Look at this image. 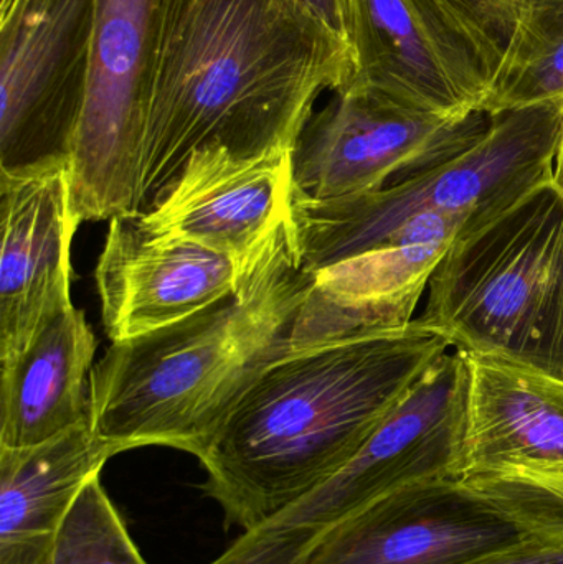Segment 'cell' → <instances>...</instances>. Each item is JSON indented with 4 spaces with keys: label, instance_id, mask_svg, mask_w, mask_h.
I'll list each match as a JSON object with an SVG mask.
<instances>
[{
    "label": "cell",
    "instance_id": "8fae6325",
    "mask_svg": "<svg viewBox=\"0 0 563 564\" xmlns=\"http://www.w3.org/2000/svg\"><path fill=\"white\" fill-rule=\"evenodd\" d=\"M532 536L462 479L439 477L364 507L304 564H472Z\"/></svg>",
    "mask_w": 563,
    "mask_h": 564
},
{
    "label": "cell",
    "instance_id": "7402d4cb",
    "mask_svg": "<svg viewBox=\"0 0 563 564\" xmlns=\"http://www.w3.org/2000/svg\"><path fill=\"white\" fill-rule=\"evenodd\" d=\"M501 68L518 26V0H443Z\"/></svg>",
    "mask_w": 563,
    "mask_h": 564
},
{
    "label": "cell",
    "instance_id": "6da1fadb",
    "mask_svg": "<svg viewBox=\"0 0 563 564\" xmlns=\"http://www.w3.org/2000/svg\"><path fill=\"white\" fill-rule=\"evenodd\" d=\"M354 69L353 50L291 0H165L141 212L202 145L245 158L294 151L317 96Z\"/></svg>",
    "mask_w": 563,
    "mask_h": 564
},
{
    "label": "cell",
    "instance_id": "ba28073f",
    "mask_svg": "<svg viewBox=\"0 0 563 564\" xmlns=\"http://www.w3.org/2000/svg\"><path fill=\"white\" fill-rule=\"evenodd\" d=\"M98 0H0V171L69 161Z\"/></svg>",
    "mask_w": 563,
    "mask_h": 564
},
{
    "label": "cell",
    "instance_id": "7a4b0ae2",
    "mask_svg": "<svg viewBox=\"0 0 563 564\" xmlns=\"http://www.w3.org/2000/svg\"><path fill=\"white\" fill-rule=\"evenodd\" d=\"M450 347L415 322L304 347L286 341L202 457V489L243 532L267 522L343 469Z\"/></svg>",
    "mask_w": 563,
    "mask_h": 564
},
{
    "label": "cell",
    "instance_id": "d6986e66",
    "mask_svg": "<svg viewBox=\"0 0 563 564\" xmlns=\"http://www.w3.org/2000/svg\"><path fill=\"white\" fill-rule=\"evenodd\" d=\"M563 99V0H518V26L483 112Z\"/></svg>",
    "mask_w": 563,
    "mask_h": 564
},
{
    "label": "cell",
    "instance_id": "8992f818",
    "mask_svg": "<svg viewBox=\"0 0 563 564\" xmlns=\"http://www.w3.org/2000/svg\"><path fill=\"white\" fill-rule=\"evenodd\" d=\"M469 391L468 354L446 350L343 469L241 533L210 564H304L331 530L380 497L422 480L459 479Z\"/></svg>",
    "mask_w": 563,
    "mask_h": 564
},
{
    "label": "cell",
    "instance_id": "d4e9b609",
    "mask_svg": "<svg viewBox=\"0 0 563 564\" xmlns=\"http://www.w3.org/2000/svg\"><path fill=\"white\" fill-rule=\"evenodd\" d=\"M552 181H554V184L557 185L559 191L563 194V128L561 144H559L557 155H555L554 177H552Z\"/></svg>",
    "mask_w": 563,
    "mask_h": 564
},
{
    "label": "cell",
    "instance_id": "5bb4252c",
    "mask_svg": "<svg viewBox=\"0 0 563 564\" xmlns=\"http://www.w3.org/2000/svg\"><path fill=\"white\" fill-rule=\"evenodd\" d=\"M95 280L111 341L177 324L240 289L230 258L194 241L152 234L138 214L109 220Z\"/></svg>",
    "mask_w": 563,
    "mask_h": 564
},
{
    "label": "cell",
    "instance_id": "30bf717a",
    "mask_svg": "<svg viewBox=\"0 0 563 564\" xmlns=\"http://www.w3.org/2000/svg\"><path fill=\"white\" fill-rule=\"evenodd\" d=\"M354 62L347 85L453 119L483 112L498 75L443 0H356Z\"/></svg>",
    "mask_w": 563,
    "mask_h": 564
},
{
    "label": "cell",
    "instance_id": "4fadbf2b",
    "mask_svg": "<svg viewBox=\"0 0 563 564\" xmlns=\"http://www.w3.org/2000/svg\"><path fill=\"white\" fill-rule=\"evenodd\" d=\"M0 361L22 354L46 315L72 299L69 161L0 171Z\"/></svg>",
    "mask_w": 563,
    "mask_h": 564
},
{
    "label": "cell",
    "instance_id": "52a82bcc",
    "mask_svg": "<svg viewBox=\"0 0 563 564\" xmlns=\"http://www.w3.org/2000/svg\"><path fill=\"white\" fill-rule=\"evenodd\" d=\"M165 0H98L85 102L69 158L82 224L141 214L139 172Z\"/></svg>",
    "mask_w": 563,
    "mask_h": 564
},
{
    "label": "cell",
    "instance_id": "ac0fdd59",
    "mask_svg": "<svg viewBox=\"0 0 563 564\" xmlns=\"http://www.w3.org/2000/svg\"><path fill=\"white\" fill-rule=\"evenodd\" d=\"M115 456L89 423L36 446L0 447V564H36L85 484Z\"/></svg>",
    "mask_w": 563,
    "mask_h": 564
},
{
    "label": "cell",
    "instance_id": "44dd1931",
    "mask_svg": "<svg viewBox=\"0 0 563 564\" xmlns=\"http://www.w3.org/2000/svg\"><path fill=\"white\" fill-rule=\"evenodd\" d=\"M462 480L532 535L563 542V466L506 469Z\"/></svg>",
    "mask_w": 563,
    "mask_h": 564
},
{
    "label": "cell",
    "instance_id": "3957f363",
    "mask_svg": "<svg viewBox=\"0 0 563 564\" xmlns=\"http://www.w3.org/2000/svg\"><path fill=\"white\" fill-rule=\"evenodd\" d=\"M311 281L290 212L234 297L111 341L89 377L96 436L116 456L161 446L201 460L251 381L286 345Z\"/></svg>",
    "mask_w": 563,
    "mask_h": 564
},
{
    "label": "cell",
    "instance_id": "277c9868",
    "mask_svg": "<svg viewBox=\"0 0 563 564\" xmlns=\"http://www.w3.org/2000/svg\"><path fill=\"white\" fill-rule=\"evenodd\" d=\"M426 292L420 327L456 350L563 381V194L554 181L459 235Z\"/></svg>",
    "mask_w": 563,
    "mask_h": 564
},
{
    "label": "cell",
    "instance_id": "2e32d148",
    "mask_svg": "<svg viewBox=\"0 0 563 564\" xmlns=\"http://www.w3.org/2000/svg\"><path fill=\"white\" fill-rule=\"evenodd\" d=\"M98 347L85 312L66 299L29 347L2 364L0 447L20 449L89 423V377Z\"/></svg>",
    "mask_w": 563,
    "mask_h": 564
},
{
    "label": "cell",
    "instance_id": "e0dca14e",
    "mask_svg": "<svg viewBox=\"0 0 563 564\" xmlns=\"http://www.w3.org/2000/svg\"><path fill=\"white\" fill-rule=\"evenodd\" d=\"M472 361L459 479L563 466V381L495 358Z\"/></svg>",
    "mask_w": 563,
    "mask_h": 564
},
{
    "label": "cell",
    "instance_id": "ffe728a7",
    "mask_svg": "<svg viewBox=\"0 0 563 564\" xmlns=\"http://www.w3.org/2000/svg\"><path fill=\"white\" fill-rule=\"evenodd\" d=\"M36 564H149L101 482L91 477Z\"/></svg>",
    "mask_w": 563,
    "mask_h": 564
},
{
    "label": "cell",
    "instance_id": "9c48e42d",
    "mask_svg": "<svg viewBox=\"0 0 563 564\" xmlns=\"http://www.w3.org/2000/svg\"><path fill=\"white\" fill-rule=\"evenodd\" d=\"M492 119L486 112L465 119L430 115L347 85L304 126L294 149V184L323 202L379 191L392 175L405 177L468 148Z\"/></svg>",
    "mask_w": 563,
    "mask_h": 564
},
{
    "label": "cell",
    "instance_id": "603a6c76",
    "mask_svg": "<svg viewBox=\"0 0 563 564\" xmlns=\"http://www.w3.org/2000/svg\"><path fill=\"white\" fill-rule=\"evenodd\" d=\"M304 13L313 17L327 32L346 43L354 53L356 0H291Z\"/></svg>",
    "mask_w": 563,
    "mask_h": 564
},
{
    "label": "cell",
    "instance_id": "9a60e30c",
    "mask_svg": "<svg viewBox=\"0 0 563 564\" xmlns=\"http://www.w3.org/2000/svg\"><path fill=\"white\" fill-rule=\"evenodd\" d=\"M465 230L462 218L423 215L380 250L316 271L288 345L303 347L409 327L433 270Z\"/></svg>",
    "mask_w": 563,
    "mask_h": 564
},
{
    "label": "cell",
    "instance_id": "5b68a950",
    "mask_svg": "<svg viewBox=\"0 0 563 564\" xmlns=\"http://www.w3.org/2000/svg\"><path fill=\"white\" fill-rule=\"evenodd\" d=\"M562 128L563 99H552L496 115L468 148L390 187L324 202L296 188L291 221L301 264L316 273L379 250L423 215L462 218L465 234L485 227L552 181Z\"/></svg>",
    "mask_w": 563,
    "mask_h": 564
},
{
    "label": "cell",
    "instance_id": "cb8c5ba5",
    "mask_svg": "<svg viewBox=\"0 0 563 564\" xmlns=\"http://www.w3.org/2000/svg\"><path fill=\"white\" fill-rule=\"evenodd\" d=\"M472 564H563V542L532 536L521 545Z\"/></svg>",
    "mask_w": 563,
    "mask_h": 564
},
{
    "label": "cell",
    "instance_id": "7c38bea8",
    "mask_svg": "<svg viewBox=\"0 0 563 564\" xmlns=\"http://www.w3.org/2000/svg\"><path fill=\"white\" fill-rule=\"evenodd\" d=\"M294 151L245 158L218 142L188 155L178 174L138 214L152 234L182 238L234 261L240 285L293 204Z\"/></svg>",
    "mask_w": 563,
    "mask_h": 564
}]
</instances>
